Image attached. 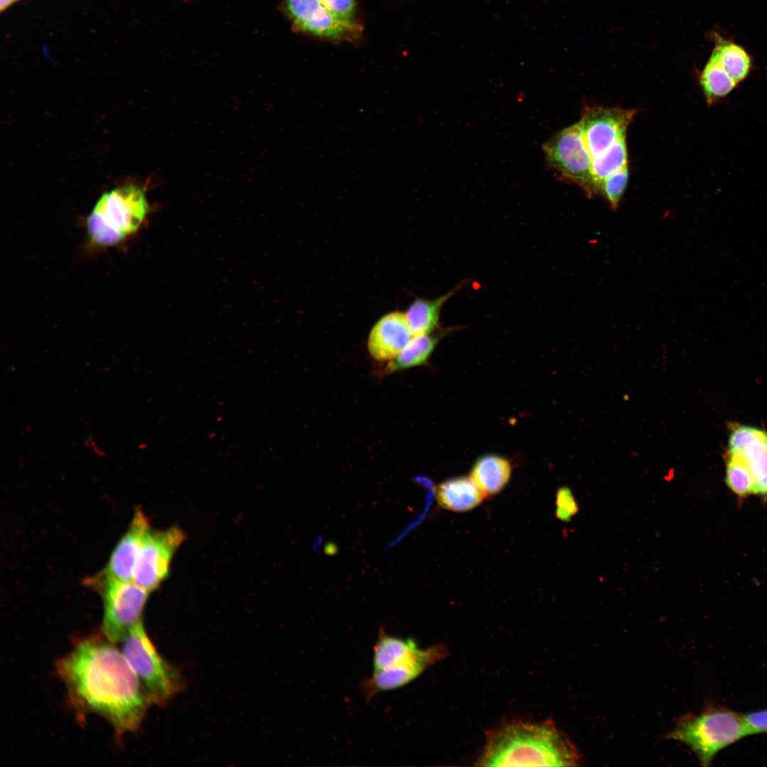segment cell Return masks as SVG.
<instances>
[{
    "label": "cell",
    "mask_w": 767,
    "mask_h": 767,
    "mask_svg": "<svg viewBox=\"0 0 767 767\" xmlns=\"http://www.w3.org/2000/svg\"><path fill=\"white\" fill-rule=\"evenodd\" d=\"M56 670L75 707L102 717L118 736L137 730L152 704L121 651L104 635L79 640Z\"/></svg>",
    "instance_id": "obj_1"
},
{
    "label": "cell",
    "mask_w": 767,
    "mask_h": 767,
    "mask_svg": "<svg viewBox=\"0 0 767 767\" xmlns=\"http://www.w3.org/2000/svg\"><path fill=\"white\" fill-rule=\"evenodd\" d=\"M580 755L552 721L513 722L488 733L477 765L483 766H573Z\"/></svg>",
    "instance_id": "obj_2"
},
{
    "label": "cell",
    "mask_w": 767,
    "mask_h": 767,
    "mask_svg": "<svg viewBox=\"0 0 767 767\" xmlns=\"http://www.w3.org/2000/svg\"><path fill=\"white\" fill-rule=\"evenodd\" d=\"M150 211L143 188L134 185L116 187L104 193L89 214V238L99 246L119 244L138 231Z\"/></svg>",
    "instance_id": "obj_3"
},
{
    "label": "cell",
    "mask_w": 767,
    "mask_h": 767,
    "mask_svg": "<svg viewBox=\"0 0 767 767\" xmlns=\"http://www.w3.org/2000/svg\"><path fill=\"white\" fill-rule=\"evenodd\" d=\"M746 736L742 716L721 707H709L699 714H686L677 719L665 738L688 746L703 766L717 754Z\"/></svg>",
    "instance_id": "obj_4"
},
{
    "label": "cell",
    "mask_w": 767,
    "mask_h": 767,
    "mask_svg": "<svg viewBox=\"0 0 767 767\" xmlns=\"http://www.w3.org/2000/svg\"><path fill=\"white\" fill-rule=\"evenodd\" d=\"M120 643V650L146 690L152 704L163 706L182 690L183 682L179 672L158 653L142 620L129 630Z\"/></svg>",
    "instance_id": "obj_5"
},
{
    "label": "cell",
    "mask_w": 767,
    "mask_h": 767,
    "mask_svg": "<svg viewBox=\"0 0 767 767\" xmlns=\"http://www.w3.org/2000/svg\"><path fill=\"white\" fill-rule=\"evenodd\" d=\"M102 598V634L110 641L121 642L129 630L142 620L150 592L134 581H121L98 575L87 580Z\"/></svg>",
    "instance_id": "obj_6"
},
{
    "label": "cell",
    "mask_w": 767,
    "mask_h": 767,
    "mask_svg": "<svg viewBox=\"0 0 767 767\" xmlns=\"http://www.w3.org/2000/svg\"><path fill=\"white\" fill-rule=\"evenodd\" d=\"M543 149L548 165L558 175L580 185L589 196L597 194L591 170L592 158L579 122L557 132Z\"/></svg>",
    "instance_id": "obj_7"
},
{
    "label": "cell",
    "mask_w": 767,
    "mask_h": 767,
    "mask_svg": "<svg viewBox=\"0 0 767 767\" xmlns=\"http://www.w3.org/2000/svg\"><path fill=\"white\" fill-rule=\"evenodd\" d=\"M185 540V534L178 527L151 528L142 544L133 581L148 592L156 589L168 576L172 560Z\"/></svg>",
    "instance_id": "obj_8"
},
{
    "label": "cell",
    "mask_w": 767,
    "mask_h": 767,
    "mask_svg": "<svg viewBox=\"0 0 767 767\" xmlns=\"http://www.w3.org/2000/svg\"><path fill=\"white\" fill-rule=\"evenodd\" d=\"M284 6L294 27L308 34L342 40H353L361 33L357 22L339 18L320 0H284Z\"/></svg>",
    "instance_id": "obj_9"
},
{
    "label": "cell",
    "mask_w": 767,
    "mask_h": 767,
    "mask_svg": "<svg viewBox=\"0 0 767 767\" xmlns=\"http://www.w3.org/2000/svg\"><path fill=\"white\" fill-rule=\"evenodd\" d=\"M445 654L442 646L420 648L412 638L393 636L381 629L374 646L373 671L403 667L428 669Z\"/></svg>",
    "instance_id": "obj_10"
},
{
    "label": "cell",
    "mask_w": 767,
    "mask_h": 767,
    "mask_svg": "<svg viewBox=\"0 0 767 767\" xmlns=\"http://www.w3.org/2000/svg\"><path fill=\"white\" fill-rule=\"evenodd\" d=\"M635 111L621 108H585L579 121L582 136L592 158L609 148L626 135Z\"/></svg>",
    "instance_id": "obj_11"
},
{
    "label": "cell",
    "mask_w": 767,
    "mask_h": 767,
    "mask_svg": "<svg viewBox=\"0 0 767 767\" xmlns=\"http://www.w3.org/2000/svg\"><path fill=\"white\" fill-rule=\"evenodd\" d=\"M727 453L741 459L754 480V494L767 497V432L744 425L733 428Z\"/></svg>",
    "instance_id": "obj_12"
},
{
    "label": "cell",
    "mask_w": 767,
    "mask_h": 767,
    "mask_svg": "<svg viewBox=\"0 0 767 767\" xmlns=\"http://www.w3.org/2000/svg\"><path fill=\"white\" fill-rule=\"evenodd\" d=\"M151 529L148 517L141 508H138L129 527L116 545L106 567L97 575L108 579L133 581L142 544Z\"/></svg>",
    "instance_id": "obj_13"
},
{
    "label": "cell",
    "mask_w": 767,
    "mask_h": 767,
    "mask_svg": "<svg viewBox=\"0 0 767 767\" xmlns=\"http://www.w3.org/2000/svg\"><path fill=\"white\" fill-rule=\"evenodd\" d=\"M412 337L405 313L392 311L381 316L371 327L367 349L376 361L388 362L406 347Z\"/></svg>",
    "instance_id": "obj_14"
},
{
    "label": "cell",
    "mask_w": 767,
    "mask_h": 767,
    "mask_svg": "<svg viewBox=\"0 0 767 767\" xmlns=\"http://www.w3.org/2000/svg\"><path fill=\"white\" fill-rule=\"evenodd\" d=\"M435 496L441 507L457 512L474 508L486 497L470 477H457L444 481L435 489Z\"/></svg>",
    "instance_id": "obj_15"
},
{
    "label": "cell",
    "mask_w": 767,
    "mask_h": 767,
    "mask_svg": "<svg viewBox=\"0 0 767 767\" xmlns=\"http://www.w3.org/2000/svg\"><path fill=\"white\" fill-rule=\"evenodd\" d=\"M464 285L465 283H461L434 299L419 298L413 300L404 312L413 337L438 330L443 306Z\"/></svg>",
    "instance_id": "obj_16"
},
{
    "label": "cell",
    "mask_w": 767,
    "mask_h": 767,
    "mask_svg": "<svg viewBox=\"0 0 767 767\" xmlns=\"http://www.w3.org/2000/svg\"><path fill=\"white\" fill-rule=\"evenodd\" d=\"M511 474V465L508 459L489 454L476 460L470 477L486 496L499 493L508 484Z\"/></svg>",
    "instance_id": "obj_17"
},
{
    "label": "cell",
    "mask_w": 767,
    "mask_h": 767,
    "mask_svg": "<svg viewBox=\"0 0 767 767\" xmlns=\"http://www.w3.org/2000/svg\"><path fill=\"white\" fill-rule=\"evenodd\" d=\"M447 330L413 336L406 347L388 362L386 372L393 373L425 364Z\"/></svg>",
    "instance_id": "obj_18"
},
{
    "label": "cell",
    "mask_w": 767,
    "mask_h": 767,
    "mask_svg": "<svg viewBox=\"0 0 767 767\" xmlns=\"http://www.w3.org/2000/svg\"><path fill=\"white\" fill-rule=\"evenodd\" d=\"M700 85L709 104L729 95L738 85L714 58H709L700 77Z\"/></svg>",
    "instance_id": "obj_19"
},
{
    "label": "cell",
    "mask_w": 767,
    "mask_h": 767,
    "mask_svg": "<svg viewBox=\"0 0 767 767\" xmlns=\"http://www.w3.org/2000/svg\"><path fill=\"white\" fill-rule=\"evenodd\" d=\"M626 135L618 138L606 151L592 158L591 170L597 194L599 193L601 183L626 166Z\"/></svg>",
    "instance_id": "obj_20"
},
{
    "label": "cell",
    "mask_w": 767,
    "mask_h": 767,
    "mask_svg": "<svg viewBox=\"0 0 767 767\" xmlns=\"http://www.w3.org/2000/svg\"><path fill=\"white\" fill-rule=\"evenodd\" d=\"M711 57L719 62L737 84L749 73L751 64L750 57L742 48L734 43L720 41Z\"/></svg>",
    "instance_id": "obj_21"
},
{
    "label": "cell",
    "mask_w": 767,
    "mask_h": 767,
    "mask_svg": "<svg viewBox=\"0 0 767 767\" xmlns=\"http://www.w3.org/2000/svg\"><path fill=\"white\" fill-rule=\"evenodd\" d=\"M726 483L740 499L754 494V480L749 469L741 459L729 453L727 455Z\"/></svg>",
    "instance_id": "obj_22"
},
{
    "label": "cell",
    "mask_w": 767,
    "mask_h": 767,
    "mask_svg": "<svg viewBox=\"0 0 767 767\" xmlns=\"http://www.w3.org/2000/svg\"><path fill=\"white\" fill-rule=\"evenodd\" d=\"M629 178L627 165L605 178L600 184L599 193L607 200L610 207L616 210L626 189Z\"/></svg>",
    "instance_id": "obj_23"
},
{
    "label": "cell",
    "mask_w": 767,
    "mask_h": 767,
    "mask_svg": "<svg viewBox=\"0 0 767 767\" xmlns=\"http://www.w3.org/2000/svg\"><path fill=\"white\" fill-rule=\"evenodd\" d=\"M578 509L571 490L567 487L560 488L556 495V516L562 521H568Z\"/></svg>",
    "instance_id": "obj_24"
},
{
    "label": "cell",
    "mask_w": 767,
    "mask_h": 767,
    "mask_svg": "<svg viewBox=\"0 0 767 767\" xmlns=\"http://www.w3.org/2000/svg\"><path fill=\"white\" fill-rule=\"evenodd\" d=\"M746 736L767 732V709L742 716Z\"/></svg>",
    "instance_id": "obj_25"
},
{
    "label": "cell",
    "mask_w": 767,
    "mask_h": 767,
    "mask_svg": "<svg viewBox=\"0 0 767 767\" xmlns=\"http://www.w3.org/2000/svg\"><path fill=\"white\" fill-rule=\"evenodd\" d=\"M339 18L352 21L356 9V0H320Z\"/></svg>",
    "instance_id": "obj_26"
},
{
    "label": "cell",
    "mask_w": 767,
    "mask_h": 767,
    "mask_svg": "<svg viewBox=\"0 0 767 767\" xmlns=\"http://www.w3.org/2000/svg\"><path fill=\"white\" fill-rule=\"evenodd\" d=\"M16 0H1L0 8L1 11H4L9 7Z\"/></svg>",
    "instance_id": "obj_27"
}]
</instances>
